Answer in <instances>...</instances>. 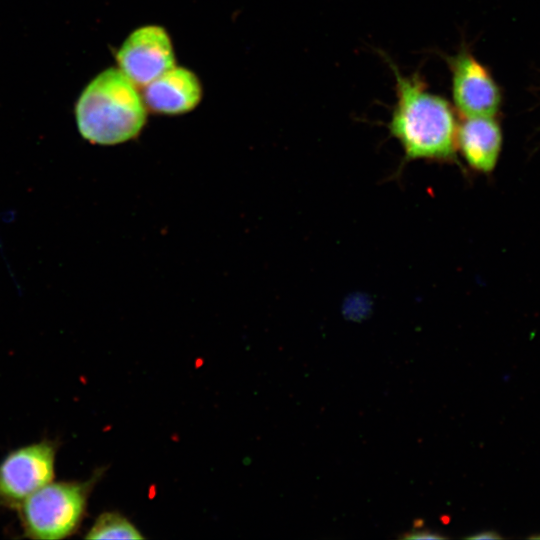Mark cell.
<instances>
[{
    "label": "cell",
    "mask_w": 540,
    "mask_h": 540,
    "mask_svg": "<svg viewBox=\"0 0 540 540\" xmlns=\"http://www.w3.org/2000/svg\"><path fill=\"white\" fill-rule=\"evenodd\" d=\"M385 60L395 78L396 95L388 129L405 160L454 162L459 122L453 104L431 91L419 72L404 74L389 57Z\"/></svg>",
    "instance_id": "1"
},
{
    "label": "cell",
    "mask_w": 540,
    "mask_h": 540,
    "mask_svg": "<svg viewBox=\"0 0 540 540\" xmlns=\"http://www.w3.org/2000/svg\"><path fill=\"white\" fill-rule=\"evenodd\" d=\"M135 86L120 69L110 68L95 77L75 108L82 137L98 145L134 139L146 121L145 105Z\"/></svg>",
    "instance_id": "2"
},
{
    "label": "cell",
    "mask_w": 540,
    "mask_h": 540,
    "mask_svg": "<svg viewBox=\"0 0 540 540\" xmlns=\"http://www.w3.org/2000/svg\"><path fill=\"white\" fill-rule=\"evenodd\" d=\"M98 477L96 474L87 481H51L29 495L16 509L23 536L59 540L77 532Z\"/></svg>",
    "instance_id": "3"
},
{
    "label": "cell",
    "mask_w": 540,
    "mask_h": 540,
    "mask_svg": "<svg viewBox=\"0 0 540 540\" xmlns=\"http://www.w3.org/2000/svg\"><path fill=\"white\" fill-rule=\"evenodd\" d=\"M59 443L43 439L10 451L0 462V507L16 510L32 493L53 481Z\"/></svg>",
    "instance_id": "4"
},
{
    "label": "cell",
    "mask_w": 540,
    "mask_h": 540,
    "mask_svg": "<svg viewBox=\"0 0 540 540\" xmlns=\"http://www.w3.org/2000/svg\"><path fill=\"white\" fill-rule=\"evenodd\" d=\"M450 71L452 104L462 117H495L501 91L493 76L468 48L446 56Z\"/></svg>",
    "instance_id": "5"
},
{
    "label": "cell",
    "mask_w": 540,
    "mask_h": 540,
    "mask_svg": "<svg viewBox=\"0 0 540 540\" xmlns=\"http://www.w3.org/2000/svg\"><path fill=\"white\" fill-rule=\"evenodd\" d=\"M116 59L120 71L132 83L143 87L175 66L170 37L156 25L132 32L119 49Z\"/></svg>",
    "instance_id": "6"
},
{
    "label": "cell",
    "mask_w": 540,
    "mask_h": 540,
    "mask_svg": "<svg viewBox=\"0 0 540 540\" xmlns=\"http://www.w3.org/2000/svg\"><path fill=\"white\" fill-rule=\"evenodd\" d=\"M198 78L188 69L173 67L144 86V102L154 112L168 115L186 113L201 99Z\"/></svg>",
    "instance_id": "7"
},
{
    "label": "cell",
    "mask_w": 540,
    "mask_h": 540,
    "mask_svg": "<svg viewBox=\"0 0 540 540\" xmlns=\"http://www.w3.org/2000/svg\"><path fill=\"white\" fill-rule=\"evenodd\" d=\"M502 148V131L495 117H463L458 125L457 151L479 173H490Z\"/></svg>",
    "instance_id": "8"
},
{
    "label": "cell",
    "mask_w": 540,
    "mask_h": 540,
    "mask_svg": "<svg viewBox=\"0 0 540 540\" xmlns=\"http://www.w3.org/2000/svg\"><path fill=\"white\" fill-rule=\"evenodd\" d=\"M87 539H143L140 531L117 512L101 513L86 535Z\"/></svg>",
    "instance_id": "9"
},
{
    "label": "cell",
    "mask_w": 540,
    "mask_h": 540,
    "mask_svg": "<svg viewBox=\"0 0 540 540\" xmlns=\"http://www.w3.org/2000/svg\"><path fill=\"white\" fill-rule=\"evenodd\" d=\"M402 539H445L446 537L427 529L424 530H418L414 529L409 532H405L403 535H401Z\"/></svg>",
    "instance_id": "10"
},
{
    "label": "cell",
    "mask_w": 540,
    "mask_h": 540,
    "mask_svg": "<svg viewBox=\"0 0 540 540\" xmlns=\"http://www.w3.org/2000/svg\"><path fill=\"white\" fill-rule=\"evenodd\" d=\"M468 539L481 540V539H501V536L495 531H482L475 535L467 537Z\"/></svg>",
    "instance_id": "11"
},
{
    "label": "cell",
    "mask_w": 540,
    "mask_h": 540,
    "mask_svg": "<svg viewBox=\"0 0 540 540\" xmlns=\"http://www.w3.org/2000/svg\"><path fill=\"white\" fill-rule=\"evenodd\" d=\"M531 539H539L540 538V534H534L532 536H530Z\"/></svg>",
    "instance_id": "12"
}]
</instances>
